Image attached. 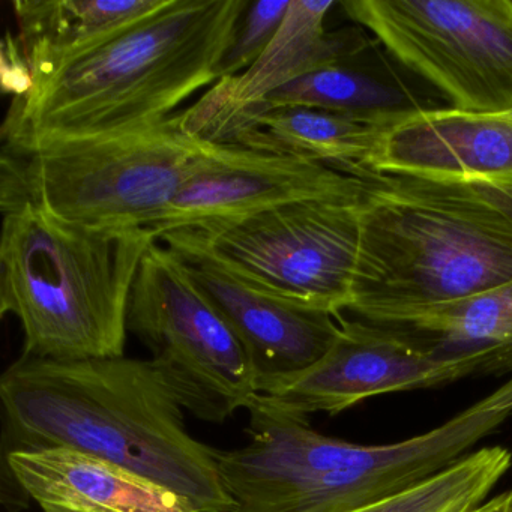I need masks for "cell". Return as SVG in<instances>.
I'll return each instance as SVG.
<instances>
[{
  "instance_id": "6da1fadb",
  "label": "cell",
  "mask_w": 512,
  "mask_h": 512,
  "mask_svg": "<svg viewBox=\"0 0 512 512\" xmlns=\"http://www.w3.org/2000/svg\"><path fill=\"white\" fill-rule=\"evenodd\" d=\"M19 448H61L139 473L196 512H233L217 449L194 439L184 407L151 359L52 361L22 355L0 379Z\"/></svg>"
},
{
  "instance_id": "7a4b0ae2",
  "label": "cell",
  "mask_w": 512,
  "mask_h": 512,
  "mask_svg": "<svg viewBox=\"0 0 512 512\" xmlns=\"http://www.w3.org/2000/svg\"><path fill=\"white\" fill-rule=\"evenodd\" d=\"M250 0H167L106 43L28 74L2 127L5 143L124 133L166 121L218 82Z\"/></svg>"
},
{
  "instance_id": "3957f363",
  "label": "cell",
  "mask_w": 512,
  "mask_h": 512,
  "mask_svg": "<svg viewBox=\"0 0 512 512\" xmlns=\"http://www.w3.org/2000/svg\"><path fill=\"white\" fill-rule=\"evenodd\" d=\"M247 445L218 451L233 512H358L439 475L512 416V377L418 436L361 445L314 430L263 394L247 406Z\"/></svg>"
},
{
  "instance_id": "277c9868",
  "label": "cell",
  "mask_w": 512,
  "mask_h": 512,
  "mask_svg": "<svg viewBox=\"0 0 512 512\" xmlns=\"http://www.w3.org/2000/svg\"><path fill=\"white\" fill-rule=\"evenodd\" d=\"M350 313L376 323L512 283V224L457 184L365 176Z\"/></svg>"
},
{
  "instance_id": "5b68a950",
  "label": "cell",
  "mask_w": 512,
  "mask_h": 512,
  "mask_svg": "<svg viewBox=\"0 0 512 512\" xmlns=\"http://www.w3.org/2000/svg\"><path fill=\"white\" fill-rule=\"evenodd\" d=\"M2 212L0 313L20 323L23 355L125 356L131 292L155 233L82 226L29 203Z\"/></svg>"
},
{
  "instance_id": "8992f818",
  "label": "cell",
  "mask_w": 512,
  "mask_h": 512,
  "mask_svg": "<svg viewBox=\"0 0 512 512\" xmlns=\"http://www.w3.org/2000/svg\"><path fill=\"white\" fill-rule=\"evenodd\" d=\"M211 143L184 112L124 133L5 143L0 205L29 203L97 229H149Z\"/></svg>"
},
{
  "instance_id": "52a82bcc",
  "label": "cell",
  "mask_w": 512,
  "mask_h": 512,
  "mask_svg": "<svg viewBox=\"0 0 512 512\" xmlns=\"http://www.w3.org/2000/svg\"><path fill=\"white\" fill-rule=\"evenodd\" d=\"M361 197L305 200L205 221L158 241L179 256L206 260L260 292L340 316L352 302Z\"/></svg>"
},
{
  "instance_id": "ba28073f",
  "label": "cell",
  "mask_w": 512,
  "mask_h": 512,
  "mask_svg": "<svg viewBox=\"0 0 512 512\" xmlns=\"http://www.w3.org/2000/svg\"><path fill=\"white\" fill-rule=\"evenodd\" d=\"M127 326L197 419L223 424L259 394L241 341L160 241L140 263Z\"/></svg>"
},
{
  "instance_id": "9c48e42d",
  "label": "cell",
  "mask_w": 512,
  "mask_h": 512,
  "mask_svg": "<svg viewBox=\"0 0 512 512\" xmlns=\"http://www.w3.org/2000/svg\"><path fill=\"white\" fill-rule=\"evenodd\" d=\"M344 13L452 109H512V0H347Z\"/></svg>"
},
{
  "instance_id": "30bf717a",
  "label": "cell",
  "mask_w": 512,
  "mask_h": 512,
  "mask_svg": "<svg viewBox=\"0 0 512 512\" xmlns=\"http://www.w3.org/2000/svg\"><path fill=\"white\" fill-rule=\"evenodd\" d=\"M503 371H512V353L448 356L383 326L340 319L334 346L314 367L263 395L299 415H337L377 395L433 388Z\"/></svg>"
},
{
  "instance_id": "8fae6325",
  "label": "cell",
  "mask_w": 512,
  "mask_h": 512,
  "mask_svg": "<svg viewBox=\"0 0 512 512\" xmlns=\"http://www.w3.org/2000/svg\"><path fill=\"white\" fill-rule=\"evenodd\" d=\"M367 179L289 152L211 143L149 230L157 238L194 224L289 203L361 197Z\"/></svg>"
},
{
  "instance_id": "7c38bea8",
  "label": "cell",
  "mask_w": 512,
  "mask_h": 512,
  "mask_svg": "<svg viewBox=\"0 0 512 512\" xmlns=\"http://www.w3.org/2000/svg\"><path fill=\"white\" fill-rule=\"evenodd\" d=\"M175 256L241 341L259 394H271L292 382L334 346L340 316L260 292L206 260Z\"/></svg>"
},
{
  "instance_id": "4fadbf2b",
  "label": "cell",
  "mask_w": 512,
  "mask_h": 512,
  "mask_svg": "<svg viewBox=\"0 0 512 512\" xmlns=\"http://www.w3.org/2000/svg\"><path fill=\"white\" fill-rule=\"evenodd\" d=\"M367 172L431 182L512 176V122L452 107L409 113L385 128Z\"/></svg>"
},
{
  "instance_id": "5bb4252c",
  "label": "cell",
  "mask_w": 512,
  "mask_h": 512,
  "mask_svg": "<svg viewBox=\"0 0 512 512\" xmlns=\"http://www.w3.org/2000/svg\"><path fill=\"white\" fill-rule=\"evenodd\" d=\"M5 463L44 512H196L170 488L82 452L14 448Z\"/></svg>"
},
{
  "instance_id": "9a60e30c",
  "label": "cell",
  "mask_w": 512,
  "mask_h": 512,
  "mask_svg": "<svg viewBox=\"0 0 512 512\" xmlns=\"http://www.w3.org/2000/svg\"><path fill=\"white\" fill-rule=\"evenodd\" d=\"M167 0H16L17 38L28 74L76 58L151 16Z\"/></svg>"
},
{
  "instance_id": "2e32d148",
  "label": "cell",
  "mask_w": 512,
  "mask_h": 512,
  "mask_svg": "<svg viewBox=\"0 0 512 512\" xmlns=\"http://www.w3.org/2000/svg\"><path fill=\"white\" fill-rule=\"evenodd\" d=\"M332 0H290L286 17L259 61L235 79L220 80L209 89L215 100L248 106L307 74L349 61L359 50L350 32H328L326 17Z\"/></svg>"
},
{
  "instance_id": "e0dca14e",
  "label": "cell",
  "mask_w": 512,
  "mask_h": 512,
  "mask_svg": "<svg viewBox=\"0 0 512 512\" xmlns=\"http://www.w3.org/2000/svg\"><path fill=\"white\" fill-rule=\"evenodd\" d=\"M374 325L443 355L512 353V283L458 301L395 314Z\"/></svg>"
},
{
  "instance_id": "ac0fdd59",
  "label": "cell",
  "mask_w": 512,
  "mask_h": 512,
  "mask_svg": "<svg viewBox=\"0 0 512 512\" xmlns=\"http://www.w3.org/2000/svg\"><path fill=\"white\" fill-rule=\"evenodd\" d=\"M257 104L305 107L364 118H400L424 109L412 92L398 83L353 67L349 61L287 83Z\"/></svg>"
},
{
  "instance_id": "d6986e66",
  "label": "cell",
  "mask_w": 512,
  "mask_h": 512,
  "mask_svg": "<svg viewBox=\"0 0 512 512\" xmlns=\"http://www.w3.org/2000/svg\"><path fill=\"white\" fill-rule=\"evenodd\" d=\"M290 0L250 2L242 14L218 67V82L235 79L250 70L277 35Z\"/></svg>"
},
{
  "instance_id": "ffe728a7",
  "label": "cell",
  "mask_w": 512,
  "mask_h": 512,
  "mask_svg": "<svg viewBox=\"0 0 512 512\" xmlns=\"http://www.w3.org/2000/svg\"><path fill=\"white\" fill-rule=\"evenodd\" d=\"M464 505L463 482L454 472L445 470L404 493L358 512H458Z\"/></svg>"
},
{
  "instance_id": "44dd1931",
  "label": "cell",
  "mask_w": 512,
  "mask_h": 512,
  "mask_svg": "<svg viewBox=\"0 0 512 512\" xmlns=\"http://www.w3.org/2000/svg\"><path fill=\"white\" fill-rule=\"evenodd\" d=\"M446 184L460 185L467 193L481 200L484 205L512 224V176L470 182H446Z\"/></svg>"
},
{
  "instance_id": "7402d4cb",
  "label": "cell",
  "mask_w": 512,
  "mask_h": 512,
  "mask_svg": "<svg viewBox=\"0 0 512 512\" xmlns=\"http://www.w3.org/2000/svg\"><path fill=\"white\" fill-rule=\"evenodd\" d=\"M470 512H512V490L503 491L499 496L485 500Z\"/></svg>"
},
{
  "instance_id": "603a6c76",
  "label": "cell",
  "mask_w": 512,
  "mask_h": 512,
  "mask_svg": "<svg viewBox=\"0 0 512 512\" xmlns=\"http://www.w3.org/2000/svg\"><path fill=\"white\" fill-rule=\"evenodd\" d=\"M500 115H502L503 118L508 119V121L512 122V109L509 110V112L500 113Z\"/></svg>"
},
{
  "instance_id": "cb8c5ba5",
  "label": "cell",
  "mask_w": 512,
  "mask_h": 512,
  "mask_svg": "<svg viewBox=\"0 0 512 512\" xmlns=\"http://www.w3.org/2000/svg\"><path fill=\"white\" fill-rule=\"evenodd\" d=\"M473 509H475V508H473ZM470 511H472V509H469V511H461V512H470Z\"/></svg>"
}]
</instances>
